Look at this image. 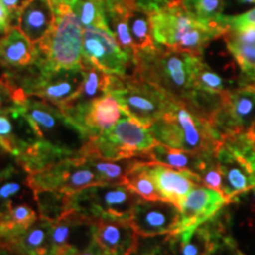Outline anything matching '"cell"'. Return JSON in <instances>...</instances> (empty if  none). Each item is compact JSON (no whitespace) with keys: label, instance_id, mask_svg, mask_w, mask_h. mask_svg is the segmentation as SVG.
<instances>
[{"label":"cell","instance_id":"8992f818","mask_svg":"<svg viewBox=\"0 0 255 255\" xmlns=\"http://www.w3.org/2000/svg\"><path fill=\"white\" fill-rule=\"evenodd\" d=\"M108 92L116 98L127 116L145 128L163 117L178 102L132 73L111 76Z\"/></svg>","mask_w":255,"mask_h":255},{"label":"cell","instance_id":"f907efd6","mask_svg":"<svg viewBox=\"0 0 255 255\" xmlns=\"http://www.w3.org/2000/svg\"><path fill=\"white\" fill-rule=\"evenodd\" d=\"M250 135H251L252 139H253V142H254V144H255V124H254V127L252 128V130L250 131Z\"/></svg>","mask_w":255,"mask_h":255},{"label":"cell","instance_id":"4fadbf2b","mask_svg":"<svg viewBox=\"0 0 255 255\" xmlns=\"http://www.w3.org/2000/svg\"><path fill=\"white\" fill-rule=\"evenodd\" d=\"M83 59L105 73L128 75L132 59L121 49L110 28L87 27L83 31Z\"/></svg>","mask_w":255,"mask_h":255},{"label":"cell","instance_id":"d6a6232c","mask_svg":"<svg viewBox=\"0 0 255 255\" xmlns=\"http://www.w3.org/2000/svg\"><path fill=\"white\" fill-rule=\"evenodd\" d=\"M26 188H28L26 171L21 173L13 165L2 169L0 171V209L13 206L15 200L23 197Z\"/></svg>","mask_w":255,"mask_h":255},{"label":"cell","instance_id":"4316f807","mask_svg":"<svg viewBox=\"0 0 255 255\" xmlns=\"http://www.w3.org/2000/svg\"><path fill=\"white\" fill-rule=\"evenodd\" d=\"M223 37L241 70V87L255 83V27L229 30Z\"/></svg>","mask_w":255,"mask_h":255},{"label":"cell","instance_id":"bcb514c9","mask_svg":"<svg viewBox=\"0 0 255 255\" xmlns=\"http://www.w3.org/2000/svg\"><path fill=\"white\" fill-rule=\"evenodd\" d=\"M76 255H105V253L104 251L102 250L100 244L94 239V241H92L87 248H84V250L81 251Z\"/></svg>","mask_w":255,"mask_h":255},{"label":"cell","instance_id":"8fae6325","mask_svg":"<svg viewBox=\"0 0 255 255\" xmlns=\"http://www.w3.org/2000/svg\"><path fill=\"white\" fill-rule=\"evenodd\" d=\"M82 81V66L70 70H40L32 65L23 73L18 87L28 97H38L60 108L77 92Z\"/></svg>","mask_w":255,"mask_h":255},{"label":"cell","instance_id":"d590c367","mask_svg":"<svg viewBox=\"0 0 255 255\" xmlns=\"http://www.w3.org/2000/svg\"><path fill=\"white\" fill-rule=\"evenodd\" d=\"M71 7L83 27L109 28L104 0H75Z\"/></svg>","mask_w":255,"mask_h":255},{"label":"cell","instance_id":"5b68a950","mask_svg":"<svg viewBox=\"0 0 255 255\" xmlns=\"http://www.w3.org/2000/svg\"><path fill=\"white\" fill-rule=\"evenodd\" d=\"M215 159L222 177L221 193L228 203L255 187V144L250 132L223 137Z\"/></svg>","mask_w":255,"mask_h":255},{"label":"cell","instance_id":"cb8c5ba5","mask_svg":"<svg viewBox=\"0 0 255 255\" xmlns=\"http://www.w3.org/2000/svg\"><path fill=\"white\" fill-rule=\"evenodd\" d=\"M124 115L116 98L108 92L91 102L83 115L79 128L88 138H91L113 128Z\"/></svg>","mask_w":255,"mask_h":255},{"label":"cell","instance_id":"9a60e30c","mask_svg":"<svg viewBox=\"0 0 255 255\" xmlns=\"http://www.w3.org/2000/svg\"><path fill=\"white\" fill-rule=\"evenodd\" d=\"M95 239V221L70 209L52 222L49 255H76Z\"/></svg>","mask_w":255,"mask_h":255},{"label":"cell","instance_id":"681fc988","mask_svg":"<svg viewBox=\"0 0 255 255\" xmlns=\"http://www.w3.org/2000/svg\"><path fill=\"white\" fill-rule=\"evenodd\" d=\"M51 1H52L53 6L58 4H68L70 6H72L73 2H75V0H51Z\"/></svg>","mask_w":255,"mask_h":255},{"label":"cell","instance_id":"f546056e","mask_svg":"<svg viewBox=\"0 0 255 255\" xmlns=\"http://www.w3.org/2000/svg\"><path fill=\"white\" fill-rule=\"evenodd\" d=\"M38 216L36 210L26 203L0 209V242L15 233L24 231L36 221Z\"/></svg>","mask_w":255,"mask_h":255},{"label":"cell","instance_id":"277c9868","mask_svg":"<svg viewBox=\"0 0 255 255\" xmlns=\"http://www.w3.org/2000/svg\"><path fill=\"white\" fill-rule=\"evenodd\" d=\"M56 19L46 36L37 43L40 70H70L82 66L83 28L68 4L55 5Z\"/></svg>","mask_w":255,"mask_h":255},{"label":"cell","instance_id":"8d00e7d4","mask_svg":"<svg viewBox=\"0 0 255 255\" xmlns=\"http://www.w3.org/2000/svg\"><path fill=\"white\" fill-rule=\"evenodd\" d=\"M194 85L196 89H201V90L216 92V94H225L232 89H235L234 83L226 81L222 78L218 72H215L208 64L201 62L197 65L195 76H194Z\"/></svg>","mask_w":255,"mask_h":255},{"label":"cell","instance_id":"6da1fadb","mask_svg":"<svg viewBox=\"0 0 255 255\" xmlns=\"http://www.w3.org/2000/svg\"><path fill=\"white\" fill-rule=\"evenodd\" d=\"M201 59L202 56L155 44L135 53L132 75L188 105L196 89L194 76Z\"/></svg>","mask_w":255,"mask_h":255},{"label":"cell","instance_id":"d4e9b609","mask_svg":"<svg viewBox=\"0 0 255 255\" xmlns=\"http://www.w3.org/2000/svg\"><path fill=\"white\" fill-rule=\"evenodd\" d=\"M52 221L38 216L24 231L15 233L0 242V246L9 248L23 255H49L50 233Z\"/></svg>","mask_w":255,"mask_h":255},{"label":"cell","instance_id":"ac0fdd59","mask_svg":"<svg viewBox=\"0 0 255 255\" xmlns=\"http://www.w3.org/2000/svg\"><path fill=\"white\" fill-rule=\"evenodd\" d=\"M39 141L25 116L21 104L0 110V146L7 154L19 157Z\"/></svg>","mask_w":255,"mask_h":255},{"label":"cell","instance_id":"d6986e66","mask_svg":"<svg viewBox=\"0 0 255 255\" xmlns=\"http://www.w3.org/2000/svg\"><path fill=\"white\" fill-rule=\"evenodd\" d=\"M95 240L105 255H129L138 245L139 235L129 221L105 219L95 221Z\"/></svg>","mask_w":255,"mask_h":255},{"label":"cell","instance_id":"816d5d0a","mask_svg":"<svg viewBox=\"0 0 255 255\" xmlns=\"http://www.w3.org/2000/svg\"><path fill=\"white\" fill-rule=\"evenodd\" d=\"M240 2H245V4H255V0H239Z\"/></svg>","mask_w":255,"mask_h":255},{"label":"cell","instance_id":"60d3db41","mask_svg":"<svg viewBox=\"0 0 255 255\" xmlns=\"http://www.w3.org/2000/svg\"><path fill=\"white\" fill-rule=\"evenodd\" d=\"M222 24L227 31L255 27V8L239 15H223Z\"/></svg>","mask_w":255,"mask_h":255},{"label":"cell","instance_id":"ab89813d","mask_svg":"<svg viewBox=\"0 0 255 255\" xmlns=\"http://www.w3.org/2000/svg\"><path fill=\"white\" fill-rule=\"evenodd\" d=\"M143 238L144 240L138 241V245L129 255H173L168 244V237L163 239Z\"/></svg>","mask_w":255,"mask_h":255},{"label":"cell","instance_id":"484cf974","mask_svg":"<svg viewBox=\"0 0 255 255\" xmlns=\"http://www.w3.org/2000/svg\"><path fill=\"white\" fill-rule=\"evenodd\" d=\"M218 225L213 216L197 227L177 231L168 234V244L173 255H207Z\"/></svg>","mask_w":255,"mask_h":255},{"label":"cell","instance_id":"9c48e42d","mask_svg":"<svg viewBox=\"0 0 255 255\" xmlns=\"http://www.w3.org/2000/svg\"><path fill=\"white\" fill-rule=\"evenodd\" d=\"M141 197L124 183H100L70 195V209L85 218L129 221L133 206Z\"/></svg>","mask_w":255,"mask_h":255},{"label":"cell","instance_id":"7bdbcfd3","mask_svg":"<svg viewBox=\"0 0 255 255\" xmlns=\"http://www.w3.org/2000/svg\"><path fill=\"white\" fill-rule=\"evenodd\" d=\"M200 178H201V182H202V186L213 188V189L221 191L222 177L218 169V165L216 164L207 168L206 170L200 175Z\"/></svg>","mask_w":255,"mask_h":255},{"label":"cell","instance_id":"c3c4849f","mask_svg":"<svg viewBox=\"0 0 255 255\" xmlns=\"http://www.w3.org/2000/svg\"><path fill=\"white\" fill-rule=\"evenodd\" d=\"M0 255H23V254H20V253H18V252H14V251L9 250V248L0 246Z\"/></svg>","mask_w":255,"mask_h":255},{"label":"cell","instance_id":"ee69618b","mask_svg":"<svg viewBox=\"0 0 255 255\" xmlns=\"http://www.w3.org/2000/svg\"><path fill=\"white\" fill-rule=\"evenodd\" d=\"M0 1L4 5L9 17V20L12 23V21H17L19 11H20L27 0H0Z\"/></svg>","mask_w":255,"mask_h":255},{"label":"cell","instance_id":"b9f144b4","mask_svg":"<svg viewBox=\"0 0 255 255\" xmlns=\"http://www.w3.org/2000/svg\"><path fill=\"white\" fill-rule=\"evenodd\" d=\"M123 1L128 6L138 8L152 15L164 8L171 0H123Z\"/></svg>","mask_w":255,"mask_h":255},{"label":"cell","instance_id":"e575fe53","mask_svg":"<svg viewBox=\"0 0 255 255\" xmlns=\"http://www.w3.org/2000/svg\"><path fill=\"white\" fill-rule=\"evenodd\" d=\"M34 194L39 216L56 221L70 210V195L58 191H38Z\"/></svg>","mask_w":255,"mask_h":255},{"label":"cell","instance_id":"30bf717a","mask_svg":"<svg viewBox=\"0 0 255 255\" xmlns=\"http://www.w3.org/2000/svg\"><path fill=\"white\" fill-rule=\"evenodd\" d=\"M28 188L33 191H58L72 194L84 188L100 184L85 157L63 159L49 167L27 174Z\"/></svg>","mask_w":255,"mask_h":255},{"label":"cell","instance_id":"83f0119b","mask_svg":"<svg viewBox=\"0 0 255 255\" xmlns=\"http://www.w3.org/2000/svg\"><path fill=\"white\" fill-rule=\"evenodd\" d=\"M71 157H79V156L62 150L55 145H51L39 139L26 152L17 157V162L23 170L26 171L27 174H31L49 167L51 164L57 163V162L63 161V159Z\"/></svg>","mask_w":255,"mask_h":255},{"label":"cell","instance_id":"4dcf8cb0","mask_svg":"<svg viewBox=\"0 0 255 255\" xmlns=\"http://www.w3.org/2000/svg\"><path fill=\"white\" fill-rule=\"evenodd\" d=\"M127 20L135 53L155 45L150 14L127 5Z\"/></svg>","mask_w":255,"mask_h":255},{"label":"cell","instance_id":"f6af8a7d","mask_svg":"<svg viewBox=\"0 0 255 255\" xmlns=\"http://www.w3.org/2000/svg\"><path fill=\"white\" fill-rule=\"evenodd\" d=\"M11 27H13V26H12L11 20H9L7 12H6L2 2L0 1V33L5 34L6 32H8V30Z\"/></svg>","mask_w":255,"mask_h":255},{"label":"cell","instance_id":"52a82bcc","mask_svg":"<svg viewBox=\"0 0 255 255\" xmlns=\"http://www.w3.org/2000/svg\"><path fill=\"white\" fill-rule=\"evenodd\" d=\"M155 144L156 141L148 128L124 115L109 130L89 138L81 149V156L104 159H144L146 152Z\"/></svg>","mask_w":255,"mask_h":255},{"label":"cell","instance_id":"ba28073f","mask_svg":"<svg viewBox=\"0 0 255 255\" xmlns=\"http://www.w3.org/2000/svg\"><path fill=\"white\" fill-rule=\"evenodd\" d=\"M21 108L40 141L81 156V149L89 138L59 108L33 97H27Z\"/></svg>","mask_w":255,"mask_h":255},{"label":"cell","instance_id":"e0dca14e","mask_svg":"<svg viewBox=\"0 0 255 255\" xmlns=\"http://www.w3.org/2000/svg\"><path fill=\"white\" fill-rule=\"evenodd\" d=\"M227 203L221 191L206 186L194 187L178 206L180 222L176 232L197 227L207 222Z\"/></svg>","mask_w":255,"mask_h":255},{"label":"cell","instance_id":"7402d4cb","mask_svg":"<svg viewBox=\"0 0 255 255\" xmlns=\"http://www.w3.org/2000/svg\"><path fill=\"white\" fill-rule=\"evenodd\" d=\"M38 59L36 44L18 27H11L5 36L0 38V66L11 72L26 70L34 65Z\"/></svg>","mask_w":255,"mask_h":255},{"label":"cell","instance_id":"74e56055","mask_svg":"<svg viewBox=\"0 0 255 255\" xmlns=\"http://www.w3.org/2000/svg\"><path fill=\"white\" fill-rule=\"evenodd\" d=\"M225 1L226 0H184L187 7L201 20L222 28H225L222 24Z\"/></svg>","mask_w":255,"mask_h":255},{"label":"cell","instance_id":"f35d334b","mask_svg":"<svg viewBox=\"0 0 255 255\" xmlns=\"http://www.w3.org/2000/svg\"><path fill=\"white\" fill-rule=\"evenodd\" d=\"M27 97L23 89L15 85L7 76L0 78V110L23 104Z\"/></svg>","mask_w":255,"mask_h":255},{"label":"cell","instance_id":"7a4b0ae2","mask_svg":"<svg viewBox=\"0 0 255 255\" xmlns=\"http://www.w3.org/2000/svg\"><path fill=\"white\" fill-rule=\"evenodd\" d=\"M155 44L202 56L206 46L226 34L225 28L214 26L196 17L184 0H171L151 15Z\"/></svg>","mask_w":255,"mask_h":255},{"label":"cell","instance_id":"5bb4252c","mask_svg":"<svg viewBox=\"0 0 255 255\" xmlns=\"http://www.w3.org/2000/svg\"><path fill=\"white\" fill-rule=\"evenodd\" d=\"M129 222L142 238L171 234L178 227L180 207L162 199H139L133 206Z\"/></svg>","mask_w":255,"mask_h":255},{"label":"cell","instance_id":"44dd1931","mask_svg":"<svg viewBox=\"0 0 255 255\" xmlns=\"http://www.w3.org/2000/svg\"><path fill=\"white\" fill-rule=\"evenodd\" d=\"M144 159L167 165L173 169H178V170L190 171L199 177L207 168L216 164L215 152L180 150V149L169 148L159 143H156L154 146H151L150 150L145 154Z\"/></svg>","mask_w":255,"mask_h":255},{"label":"cell","instance_id":"7dc6e473","mask_svg":"<svg viewBox=\"0 0 255 255\" xmlns=\"http://www.w3.org/2000/svg\"><path fill=\"white\" fill-rule=\"evenodd\" d=\"M241 201H244L245 203L250 205L252 210L255 212V187L252 188L251 190H248L247 193L242 194V195L239 196L234 202H241Z\"/></svg>","mask_w":255,"mask_h":255},{"label":"cell","instance_id":"f1b7e54d","mask_svg":"<svg viewBox=\"0 0 255 255\" xmlns=\"http://www.w3.org/2000/svg\"><path fill=\"white\" fill-rule=\"evenodd\" d=\"M100 183H123L124 178L138 163V157L122 159H104L98 157H85Z\"/></svg>","mask_w":255,"mask_h":255},{"label":"cell","instance_id":"ffe728a7","mask_svg":"<svg viewBox=\"0 0 255 255\" xmlns=\"http://www.w3.org/2000/svg\"><path fill=\"white\" fill-rule=\"evenodd\" d=\"M149 171L162 199L177 206L194 187L202 186L201 178L187 170H178L150 161Z\"/></svg>","mask_w":255,"mask_h":255},{"label":"cell","instance_id":"836d02e7","mask_svg":"<svg viewBox=\"0 0 255 255\" xmlns=\"http://www.w3.org/2000/svg\"><path fill=\"white\" fill-rule=\"evenodd\" d=\"M218 225L207 255H245L231 232L232 218L225 207L216 214Z\"/></svg>","mask_w":255,"mask_h":255},{"label":"cell","instance_id":"7c38bea8","mask_svg":"<svg viewBox=\"0 0 255 255\" xmlns=\"http://www.w3.org/2000/svg\"><path fill=\"white\" fill-rule=\"evenodd\" d=\"M255 124V83L232 89L223 94L221 105L212 126L222 137L248 133Z\"/></svg>","mask_w":255,"mask_h":255},{"label":"cell","instance_id":"1f68e13d","mask_svg":"<svg viewBox=\"0 0 255 255\" xmlns=\"http://www.w3.org/2000/svg\"><path fill=\"white\" fill-rule=\"evenodd\" d=\"M149 164L150 161L139 159L138 163L128 173L123 183L143 200H159L162 196L149 171Z\"/></svg>","mask_w":255,"mask_h":255},{"label":"cell","instance_id":"2e32d148","mask_svg":"<svg viewBox=\"0 0 255 255\" xmlns=\"http://www.w3.org/2000/svg\"><path fill=\"white\" fill-rule=\"evenodd\" d=\"M83 81L81 87L68 102L59 108L71 122L79 128L82 117L92 101L109 91L111 76L87 60H82ZM81 129V128H79Z\"/></svg>","mask_w":255,"mask_h":255},{"label":"cell","instance_id":"603a6c76","mask_svg":"<svg viewBox=\"0 0 255 255\" xmlns=\"http://www.w3.org/2000/svg\"><path fill=\"white\" fill-rule=\"evenodd\" d=\"M55 19L56 9L51 0H27L15 23L28 40L37 44L51 30Z\"/></svg>","mask_w":255,"mask_h":255},{"label":"cell","instance_id":"3957f363","mask_svg":"<svg viewBox=\"0 0 255 255\" xmlns=\"http://www.w3.org/2000/svg\"><path fill=\"white\" fill-rule=\"evenodd\" d=\"M156 143L193 152H215L223 137L208 120L183 102L148 128Z\"/></svg>","mask_w":255,"mask_h":255}]
</instances>
